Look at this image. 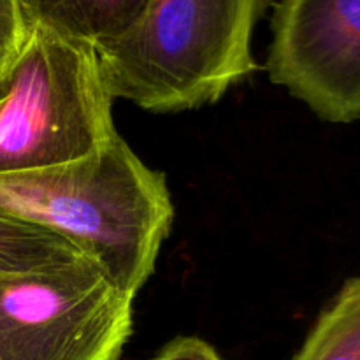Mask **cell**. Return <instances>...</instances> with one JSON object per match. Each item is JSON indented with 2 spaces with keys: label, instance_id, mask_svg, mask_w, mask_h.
I'll list each match as a JSON object with an SVG mask.
<instances>
[{
  "label": "cell",
  "instance_id": "obj_1",
  "mask_svg": "<svg viewBox=\"0 0 360 360\" xmlns=\"http://www.w3.org/2000/svg\"><path fill=\"white\" fill-rule=\"evenodd\" d=\"M0 214L72 243L134 299L153 274L174 206L165 176L118 134L81 160L0 174Z\"/></svg>",
  "mask_w": 360,
  "mask_h": 360
},
{
  "label": "cell",
  "instance_id": "obj_10",
  "mask_svg": "<svg viewBox=\"0 0 360 360\" xmlns=\"http://www.w3.org/2000/svg\"><path fill=\"white\" fill-rule=\"evenodd\" d=\"M153 360H224L210 343L195 336H179L169 341Z\"/></svg>",
  "mask_w": 360,
  "mask_h": 360
},
{
  "label": "cell",
  "instance_id": "obj_9",
  "mask_svg": "<svg viewBox=\"0 0 360 360\" xmlns=\"http://www.w3.org/2000/svg\"><path fill=\"white\" fill-rule=\"evenodd\" d=\"M27 35L18 0H0V77H6Z\"/></svg>",
  "mask_w": 360,
  "mask_h": 360
},
{
  "label": "cell",
  "instance_id": "obj_4",
  "mask_svg": "<svg viewBox=\"0 0 360 360\" xmlns=\"http://www.w3.org/2000/svg\"><path fill=\"white\" fill-rule=\"evenodd\" d=\"M134 299L86 257L0 283V360H120Z\"/></svg>",
  "mask_w": 360,
  "mask_h": 360
},
{
  "label": "cell",
  "instance_id": "obj_5",
  "mask_svg": "<svg viewBox=\"0 0 360 360\" xmlns=\"http://www.w3.org/2000/svg\"><path fill=\"white\" fill-rule=\"evenodd\" d=\"M269 79L319 118H360V0H280L271 18Z\"/></svg>",
  "mask_w": 360,
  "mask_h": 360
},
{
  "label": "cell",
  "instance_id": "obj_7",
  "mask_svg": "<svg viewBox=\"0 0 360 360\" xmlns=\"http://www.w3.org/2000/svg\"><path fill=\"white\" fill-rule=\"evenodd\" d=\"M79 257L84 255L67 239L0 214V283Z\"/></svg>",
  "mask_w": 360,
  "mask_h": 360
},
{
  "label": "cell",
  "instance_id": "obj_3",
  "mask_svg": "<svg viewBox=\"0 0 360 360\" xmlns=\"http://www.w3.org/2000/svg\"><path fill=\"white\" fill-rule=\"evenodd\" d=\"M0 104V174L97 153L118 136L97 48L28 27Z\"/></svg>",
  "mask_w": 360,
  "mask_h": 360
},
{
  "label": "cell",
  "instance_id": "obj_11",
  "mask_svg": "<svg viewBox=\"0 0 360 360\" xmlns=\"http://www.w3.org/2000/svg\"><path fill=\"white\" fill-rule=\"evenodd\" d=\"M6 88H7V76L0 77V104H2L4 97H6Z\"/></svg>",
  "mask_w": 360,
  "mask_h": 360
},
{
  "label": "cell",
  "instance_id": "obj_2",
  "mask_svg": "<svg viewBox=\"0 0 360 360\" xmlns=\"http://www.w3.org/2000/svg\"><path fill=\"white\" fill-rule=\"evenodd\" d=\"M271 0H150L120 37L97 46L115 98L150 112L220 101L259 70L253 32Z\"/></svg>",
  "mask_w": 360,
  "mask_h": 360
},
{
  "label": "cell",
  "instance_id": "obj_6",
  "mask_svg": "<svg viewBox=\"0 0 360 360\" xmlns=\"http://www.w3.org/2000/svg\"><path fill=\"white\" fill-rule=\"evenodd\" d=\"M150 0H18L25 27H41L95 48L125 34Z\"/></svg>",
  "mask_w": 360,
  "mask_h": 360
},
{
  "label": "cell",
  "instance_id": "obj_8",
  "mask_svg": "<svg viewBox=\"0 0 360 360\" xmlns=\"http://www.w3.org/2000/svg\"><path fill=\"white\" fill-rule=\"evenodd\" d=\"M294 360H360V276L343 285Z\"/></svg>",
  "mask_w": 360,
  "mask_h": 360
}]
</instances>
